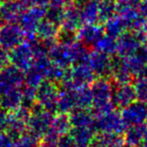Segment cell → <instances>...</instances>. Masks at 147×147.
<instances>
[{"mask_svg":"<svg viewBox=\"0 0 147 147\" xmlns=\"http://www.w3.org/2000/svg\"><path fill=\"white\" fill-rule=\"evenodd\" d=\"M57 147H76V142H75L73 136L70 133H66L61 135L57 140Z\"/></svg>","mask_w":147,"mask_h":147,"instance_id":"obj_39","label":"cell"},{"mask_svg":"<svg viewBox=\"0 0 147 147\" xmlns=\"http://www.w3.org/2000/svg\"><path fill=\"white\" fill-rule=\"evenodd\" d=\"M111 101L116 109H122L136 101V95L131 83L115 84L113 83Z\"/></svg>","mask_w":147,"mask_h":147,"instance_id":"obj_13","label":"cell"},{"mask_svg":"<svg viewBox=\"0 0 147 147\" xmlns=\"http://www.w3.org/2000/svg\"><path fill=\"white\" fill-rule=\"evenodd\" d=\"M90 88L93 96L92 106L102 105L111 101L112 91H113V82L111 79L96 78L91 83Z\"/></svg>","mask_w":147,"mask_h":147,"instance_id":"obj_12","label":"cell"},{"mask_svg":"<svg viewBox=\"0 0 147 147\" xmlns=\"http://www.w3.org/2000/svg\"><path fill=\"white\" fill-rule=\"evenodd\" d=\"M77 108L90 109L93 103V96L89 85L78 86L76 88Z\"/></svg>","mask_w":147,"mask_h":147,"instance_id":"obj_29","label":"cell"},{"mask_svg":"<svg viewBox=\"0 0 147 147\" xmlns=\"http://www.w3.org/2000/svg\"><path fill=\"white\" fill-rule=\"evenodd\" d=\"M124 144L123 134L112 132H96L91 141L93 147H122Z\"/></svg>","mask_w":147,"mask_h":147,"instance_id":"obj_19","label":"cell"},{"mask_svg":"<svg viewBox=\"0 0 147 147\" xmlns=\"http://www.w3.org/2000/svg\"><path fill=\"white\" fill-rule=\"evenodd\" d=\"M97 2H101V1H103V0H96Z\"/></svg>","mask_w":147,"mask_h":147,"instance_id":"obj_52","label":"cell"},{"mask_svg":"<svg viewBox=\"0 0 147 147\" xmlns=\"http://www.w3.org/2000/svg\"><path fill=\"white\" fill-rule=\"evenodd\" d=\"M70 68L71 67L65 68V67H62V66L57 65V64L51 63L46 71L45 78L55 82V83H57L59 85L62 81L67 79L70 76Z\"/></svg>","mask_w":147,"mask_h":147,"instance_id":"obj_32","label":"cell"},{"mask_svg":"<svg viewBox=\"0 0 147 147\" xmlns=\"http://www.w3.org/2000/svg\"><path fill=\"white\" fill-rule=\"evenodd\" d=\"M93 126L96 132H112L123 134L126 129V125L122 120L121 114L116 111V109L106 114L96 116L94 118Z\"/></svg>","mask_w":147,"mask_h":147,"instance_id":"obj_4","label":"cell"},{"mask_svg":"<svg viewBox=\"0 0 147 147\" xmlns=\"http://www.w3.org/2000/svg\"><path fill=\"white\" fill-rule=\"evenodd\" d=\"M72 127H80V126H93L94 123V115L90 109L75 108L69 113ZM94 127V126H93Z\"/></svg>","mask_w":147,"mask_h":147,"instance_id":"obj_25","label":"cell"},{"mask_svg":"<svg viewBox=\"0 0 147 147\" xmlns=\"http://www.w3.org/2000/svg\"><path fill=\"white\" fill-rule=\"evenodd\" d=\"M147 42L146 30L131 31L127 30L116 38L117 50L116 54L121 57H126L137 52L141 45Z\"/></svg>","mask_w":147,"mask_h":147,"instance_id":"obj_2","label":"cell"},{"mask_svg":"<svg viewBox=\"0 0 147 147\" xmlns=\"http://www.w3.org/2000/svg\"><path fill=\"white\" fill-rule=\"evenodd\" d=\"M146 125H147V119H146Z\"/></svg>","mask_w":147,"mask_h":147,"instance_id":"obj_55","label":"cell"},{"mask_svg":"<svg viewBox=\"0 0 147 147\" xmlns=\"http://www.w3.org/2000/svg\"><path fill=\"white\" fill-rule=\"evenodd\" d=\"M88 64L96 78H111L112 62L110 55L95 49L91 51Z\"/></svg>","mask_w":147,"mask_h":147,"instance_id":"obj_7","label":"cell"},{"mask_svg":"<svg viewBox=\"0 0 147 147\" xmlns=\"http://www.w3.org/2000/svg\"><path fill=\"white\" fill-rule=\"evenodd\" d=\"M43 79H44V77H43L42 74H40L31 67H29L26 71H24L23 84H25L27 86L36 88Z\"/></svg>","mask_w":147,"mask_h":147,"instance_id":"obj_37","label":"cell"},{"mask_svg":"<svg viewBox=\"0 0 147 147\" xmlns=\"http://www.w3.org/2000/svg\"><path fill=\"white\" fill-rule=\"evenodd\" d=\"M0 147H14V140L4 131H0Z\"/></svg>","mask_w":147,"mask_h":147,"instance_id":"obj_42","label":"cell"},{"mask_svg":"<svg viewBox=\"0 0 147 147\" xmlns=\"http://www.w3.org/2000/svg\"><path fill=\"white\" fill-rule=\"evenodd\" d=\"M59 94V85L49 79H43L36 87V101L49 112H57V100Z\"/></svg>","mask_w":147,"mask_h":147,"instance_id":"obj_3","label":"cell"},{"mask_svg":"<svg viewBox=\"0 0 147 147\" xmlns=\"http://www.w3.org/2000/svg\"><path fill=\"white\" fill-rule=\"evenodd\" d=\"M128 1L131 2V3H132V4H134L135 6H137V5H138V3H139V2L141 1V0H128Z\"/></svg>","mask_w":147,"mask_h":147,"instance_id":"obj_48","label":"cell"},{"mask_svg":"<svg viewBox=\"0 0 147 147\" xmlns=\"http://www.w3.org/2000/svg\"><path fill=\"white\" fill-rule=\"evenodd\" d=\"M24 82V72L12 64L0 70V96L11 89L19 87Z\"/></svg>","mask_w":147,"mask_h":147,"instance_id":"obj_5","label":"cell"},{"mask_svg":"<svg viewBox=\"0 0 147 147\" xmlns=\"http://www.w3.org/2000/svg\"><path fill=\"white\" fill-rule=\"evenodd\" d=\"M0 4H1V3H0Z\"/></svg>","mask_w":147,"mask_h":147,"instance_id":"obj_56","label":"cell"},{"mask_svg":"<svg viewBox=\"0 0 147 147\" xmlns=\"http://www.w3.org/2000/svg\"><path fill=\"white\" fill-rule=\"evenodd\" d=\"M46 7L30 6L24 11L20 19L18 20V25L25 35H31L36 33V26L41 19L44 18Z\"/></svg>","mask_w":147,"mask_h":147,"instance_id":"obj_9","label":"cell"},{"mask_svg":"<svg viewBox=\"0 0 147 147\" xmlns=\"http://www.w3.org/2000/svg\"><path fill=\"white\" fill-rule=\"evenodd\" d=\"M22 86V85H21ZM21 86L11 89L2 96H0V106L8 112L15 110L21 105L22 101V90Z\"/></svg>","mask_w":147,"mask_h":147,"instance_id":"obj_21","label":"cell"},{"mask_svg":"<svg viewBox=\"0 0 147 147\" xmlns=\"http://www.w3.org/2000/svg\"><path fill=\"white\" fill-rule=\"evenodd\" d=\"M9 63V52L7 49H4L3 47L0 46V70L7 66Z\"/></svg>","mask_w":147,"mask_h":147,"instance_id":"obj_41","label":"cell"},{"mask_svg":"<svg viewBox=\"0 0 147 147\" xmlns=\"http://www.w3.org/2000/svg\"><path fill=\"white\" fill-rule=\"evenodd\" d=\"M94 49L102 52L106 53V54L112 55L116 54V50H117V43H116V38H113L111 36L105 34L98 42L94 46Z\"/></svg>","mask_w":147,"mask_h":147,"instance_id":"obj_33","label":"cell"},{"mask_svg":"<svg viewBox=\"0 0 147 147\" xmlns=\"http://www.w3.org/2000/svg\"><path fill=\"white\" fill-rule=\"evenodd\" d=\"M146 31H147V30H146Z\"/></svg>","mask_w":147,"mask_h":147,"instance_id":"obj_58","label":"cell"},{"mask_svg":"<svg viewBox=\"0 0 147 147\" xmlns=\"http://www.w3.org/2000/svg\"><path fill=\"white\" fill-rule=\"evenodd\" d=\"M137 53L144 61V63L147 65V42L140 46V48L137 50Z\"/></svg>","mask_w":147,"mask_h":147,"instance_id":"obj_45","label":"cell"},{"mask_svg":"<svg viewBox=\"0 0 147 147\" xmlns=\"http://www.w3.org/2000/svg\"><path fill=\"white\" fill-rule=\"evenodd\" d=\"M32 60H34V53L30 46L25 42L19 43L10 49L9 52V61L12 65L16 66L22 71H26L31 66Z\"/></svg>","mask_w":147,"mask_h":147,"instance_id":"obj_11","label":"cell"},{"mask_svg":"<svg viewBox=\"0 0 147 147\" xmlns=\"http://www.w3.org/2000/svg\"><path fill=\"white\" fill-rule=\"evenodd\" d=\"M25 34L18 23L4 22L0 25V46L10 50L19 43L23 42Z\"/></svg>","mask_w":147,"mask_h":147,"instance_id":"obj_6","label":"cell"},{"mask_svg":"<svg viewBox=\"0 0 147 147\" xmlns=\"http://www.w3.org/2000/svg\"><path fill=\"white\" fill-rule=\"evenodd\" d=\"M120 114L126 127L145 123L147 119V106L144 102L136 100L128 106L122 108Z\"/></svg>","mask_w":147,"mask_h":147,"instance_id":"obj_8","label":"cell"},{"mask_svg":"<svg viewBox=\"0 0 147 147\" xmlns=\"http://www.w3.org/2000/svg\"><path fill=\"white\" fill-rule=\"evenodd\" d=\"M122 147H129V146H127V145H125V144H124V145L122 146Z\"/></svg>","mask_w":147,"mask_h":147,"instance_id":"obj_53","label":"cell"},{"mask_svg":"<svg viewBox=\"0 0 147 147\" xmlns=\"http://www.w3.org/2000/svg\"><path fill=\"white\" fill-rule=\"evenodd\" d=\"M76 147H93V146L90 144V145H83V146H76Z\"/></svg>","mask_w":147,"mask_h":147,"instance_id":"obj_50","label":"cell"},{"mask_svg":"<svg viewBox=\"0 0 147 147\" xmlns=\"http://www.w3.org/2000/svg\"><path fill=\"white\" fill-rule=\"evenodd\" d=\"M145 104H146V106H147V101H146V102H145Z\"/></svg>","mask_w":147,"mask_h":147,"instance_id":"obj_54","label":"cell"},{"mask_svg":"<svg viewBox=\"0 0 147 147\" xmlns=\"http://www.w3.org/2000/svg\"><path fill=\"white\" fill-rule=\"evenodd\" d=\"M2 23H3V22H2V20H1V19H0V25H1V24H2Z\"/></svg>","mask_w":147,"mask_h":147,"instance_id":"obj_51","label":"cell"},{"mask_svg":"<svg viewBox=\"0 0 147 147\" xmlns=\"http://www.w3.org/2000/svg\"><path fill=\"white\" fill-rule=\"evenodd\" d=\"M8 1H11V0H0V3H4V2H8Z\"/></svg>","mask_w":147,"mask_h":147,"instance_id":"obj_49","label":"cell"},{"mask_svg":"<svg viewBox=\"0 0 147 147\" xmlns=\"http://www.w3.org/2000/svg\"><path fill=\"white\" fill-rule=\"evenodd\" d=\"M132 85L135 91L136 100L145 103L147 101V79L143 76H136Z\"/></svg>","mask_w":147,"mask_h":147,"instance_id":"obj_35","label":"cell"},{"mask_svg":"<svg viewBox=\"0 0 147 147\" xmlns=\"http://www.w3.org/2000/svg\"><path fill=\"white\" fill-rule=\"evenodd\" d=\"M76 88L77 87L59 86V94L57 100V112L69 114L72 110L77 108Z\"/></svg>","mask_w":147,"mask_h":147,"instance_id":"obj_15","label":"cell"},{"mask_svg":"<svg viewBox=\"0 0 147 147\" xmlns=\"http://www.w3.org/2000/svg\"><path fill=\"white\" fill-rule=\"evenodd\" d=\"M136 9H137L138 14L147 20V0H141L136 6Z\"/></svg>","mask_w":147,"mask_h":147,"instance_id":"obj_43","label":"cell"},{"mask_svg":"<svg viewBox=\"0 0 147 147\" xmlns=\"http://www.w3.org/2000/svg\"><path fill=\"white\" fill-rule=\"evenodd\" d=\"M59 26L53 24L45 18L41 19L38 22L36 29V36L40 40H49V39H57V34L59 32Z\"/></svg>","mask_w":147,"mask_h":147,"instance_id":"obj_27","label":"cell"},{"mask_svg":"<svg viewBox=\"0 0 147 147\" xmlns=\"http://www.w3.org/2000/svg\"><path fill=\"white\" fill-rule=\"evenodd\" d=\"M70 72H71L72 81L77 87L83 85H90L96 79V76L89 66V64L73 65V67L71 66L70 68Z\"/></svg>","mask_w":147,"mask_h":147,"instance_id":"obj_17","label":"cell"},{"mask_svg":"<svg viewBox=\"0 0 147 147\" xmlns=\"http://www.w3.org/2000/svg\"><path fill=\"white\" fill-rule=\"evenodd\" d=\"M77 40H78L77 31L59 27V32L57 34V42L64 45H67V46H70V45L73 44L75 41Z\"/></svg>","mask_w":147,"mask_h":147,"instance_id":"obj_36","label":"cell"},{"mask_svg":"<svg viewBox=\"0 0 147 147\" xmlns=\"http://www.w3.org/2000/svg\"><path fill=\"white\" fill-rule=\"evenodd\" d=\"M47 56H49L51 63L53 64H57V65L65 68H69L72 66L70 48L67 45L57 42L53 46L49 48V52H47Z\"/></svg>","mask_w":147,"mask_h":147,"instance_id":"obj_18","label":"cell"},{"mask_svg":"<svg viewBox=\"0 0 147 147\" xmlns=\"http://www.w3.org/2000/svg\"><path fill=\"white\" fill-rule=\"evenodd\" d=\"M39 141L28 132H25L18 139L14 140V147H39Z\"/></svg>","mask_w":147,"mask_h":147,"instance_id":"obj_38","label":"cell"},{"mask_svg":"<svg viewBox=\"0 0 147 147\" xmlns=\"http://www.w3.org/2000/svg\"><path fill=\"white\" fill-rule=\"evenodd\" d=\"M0 107H1V106H0Z\"/></svg>","mask_w":147,"mask_h":147,"instance_id":"obj_57","label":"cell"},{"mask_svg":"<svg viewBox=\"0 0 147 147\" xmlns=\"http://www.w3.org/2000/svg\"><path fill=\"white\" fill-rule=\"evenodd\" d=\"M4 132L11 139L16 140L26 132V123L21 121V120L17 119L14 116H12L11 113H10L9 121H8V124L6 126Z\"/></svg>","mask_w":147,"mask_h":147,"instance_id":"obj_28","label":"cell"},{"mask_svg":"<svg viewBox=\"0 0 147 147\" xmlns=\"http://www.w3.org/2000/svg\"><path fill=\"white\" fill-rule=\"evenodd\" d=\"M69 0H49V5L65 6Z\"/></svg>","mask_w":147,"mask_h":147,"instance_id":"obj_46","label":"cell"},{"mask_svg":"<svg viewBox=\"0 0 147 147\" xmlns=\"http://www.w3.org/2000/svg\"><path fill=\"white\" fill-rule=\"evenodd\" d=\"M116 14L115 0H103L99 2L98 6V18L99 23L104 24L107 20L113 17Z\"/></svg>","mask_w":147,"mask_h":147,"instance_id":"obj_31","label":"cell"},{"mask_svg":"<svg viewBox=\"0 0 147 147\" xmlns=\"http://www.w3.org/2000/svg\"><path fill=\"white\" fill-rule=\"evenodd\" d=\"M70 133L73 136L77 146L90 145L93 137L96 134V130L93 126H80L72 127Z\"/></svg>","mask_w":147,"mask_h":147,"instance_id":"obj_26","label":"cell"},{"mask_svg":"<svg viewBox=\"0 0 147 147\" xmlns=\"http://www.w3.org/2000/svg\"><path fill=\"white\" fill-rule=\"evenodd\" d=\"M105 35L104 27L102 24H83L77 30L78 40L87 45L90 48H94L96 43Z\"/></svg>","mask_w":147,"mask_h":147,"instance_id":"obj_14","label":"cell"},{"mask_svg":"<svg viewBox=\"0 0 147 147\" xmlns=\"http://www.w3.org/2000/svg\"><path fill=\"white\" fill-rule=\"evenodd\" d=\"M139 76H143L144 78H146V79H147V65H145V66H144L143 70H142L141 74H140Z\"/></svg>","mask_w":147,"mask_h":147,"instance_id":"obj_47","label":"cell"},{"mask_svg":"<svg viewBox=\"0 0 147 147\" xmlns=\"http://www.w3.org/2000/svg\"><path fill=\"white\" fill-rule=\"evenodd\" d=\"M72 58V65L76 64H88L91 54V48L82 43L80 40L75 41L69 46Z\"/></svg>","mask_w":147,"mask_h":147,"instance_id":"obj_22","label":"cell"},{"mask_svg":"<svg viewBox=\"0 0 147 147\" xmlns=\"http://www.w3.org/2000/svg\"><path fill=\"white\" fill-rule=\"evenodd\" d=\"M10 118V112L0 107V131H4Z\"/></svg>","mask_w":147,"mask_h":147,"instance_id":"obj_40","label":"cell"},{"mask_svg":"<svg viewBox=\"0 0 147 147\" xmlns=\"http://www.w3.org/2000/svg\"><path fill=\"white\" fill-rule=\"evenodd\" d=\"M103 25H104L103 27H104L105 34L113 38H117L119 35L128 30L125 19L118 14H115L113 17L107 20Z\"/></svg>","mask_w":147,"mask_h":147,"instance_id":"obj_23","label":"cell"},{"mask_svg":"<svg viewBox=\"0 0 147 147\" xmlns=\"http://www.w3.org/2000/svg\"><path fill=\"white\" fill-rule=\"evenodd\" d=\"M53 115L36 102L31 107V113L26 123V132L40 140L49 130Z\"/></svg>","mask_w":147,"mask_h":147,"instance_id":"obj_1","label":"cell"},{"mask_svg":"<svg viewBox=\"0 0 147 147\" xmlns=\"http://www.w3.org/2000/svg\"><path fill=\"white\" fill-rule=\"evenodd\" d=\"M29 7L26 0H11L0 4V19L7 23H18L21 15Z\"/></svg>","mask_w":147,"mask_h":147,"instance_id":"obj_10","label":"cell"},{"mask_svg":"<svg viewBox=\"0 0 147 147\" xmlns=\"http://www.w3.org/2000/svg\"><path fill=\"white\" fill-rule=\"evenodd\" d=\"M28 5L30 6H39V7H47L49 5V0H26Z\"/></svg>","mask_w":147,"mask_h":147,"instance_id":"obj_44","label":"cell"},{"mask_svg":"<svg viewBox=\"0 0 147 147\" xmlns=\"http://www.w3.org/2000/svg\"><path fill=\"white\" fill-rule=\"evenodd\" d=\"M124 65L128 69V71L134 76H139L143 70L144 66L146 65L141 57L139 56L137 52L133 53L131 55H128L126 57H123Z\"/></svg>","mask_w":147,"mask_h":147,"instance_id":"obj_30","label":"cell"},{"mask_svg":"<svg viewBox=\"0 0 147 147\" xmlns=\"http://www.w3.org/2000/svg\"><path fill=\"white\" fill-rule=\"evenodd\" d=\"M146 132L147 125L145 123L128 126L123 132L124 143L129 147H137L144 139Z\"/></svg>","mask_w":147,"mask_h":147,"instance_id":"obj_20","label":"cell"},{"mask_svg":"<svg viewBox=\"0 0 147 147\" xmlns=\"http://www.w3.org/2000/svg\"><path fill=\"white\" fill-rule=\"evenodd\" d=\"M44 18L57 26H61L64 18V6L49 5L45 9Z\"/></svg>","mask_w":147,"mask_h":147,"instance_id":"obj_34","label":"cell"},{"mask_svg":"<svg viewBox=\"0 0 147 147\" xmlns=\"http://www.w3.org/2000/svg\"><path fill=\"white\" fill-rule=\"evenodd\" d=\"M99 2L96 0H87L80 7L81 19L83 24H97L99 23L98 18Z\"/></svg>","mask_w":147,"mask_h":147,"instance_id":"obj_24","label":"cell"},{"mask_svg":"<svg viewBox=\"0 0 147 147\" xmlns=\"http://www.w3.org/2000/svg\"><path fill=\"white\" fill-rule=\"evenodd\" d=\"M82 25L80 8L77 7L72 0H69L64 6V18L59 27L77 31Z\"/></svg>","mask_w":147,"mask_h":147,"instance_id":"obj_16","label":"cell"}]
</instances>
